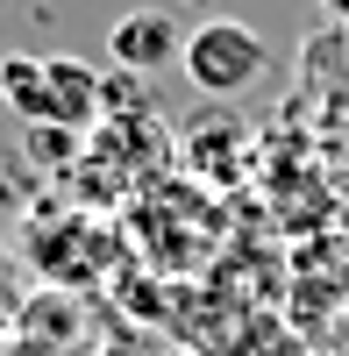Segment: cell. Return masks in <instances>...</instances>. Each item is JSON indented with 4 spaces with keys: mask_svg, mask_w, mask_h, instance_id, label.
I'll return each instance as SVG.
<instances>
[{
    "mask_svg": "<svg viewBox=\"0 0 349 356\" xmlns=\"http://www.w3.org/2000/svg\"><path fill=\"white\" fill-rule=\"evenodd\" d=\"M0 356H15V307H0Z\"/></svg>",
    "mask_w": 349,
    "mask_h": 356,
    "instance_id": "8992f818",
    "label": "cell"
},
{
    "mask_svg": "<svg viewBox=\"0 0 349 356\" xmlns=\"http://www.w3.org/2000/svg\"><path fill=\"white\" fill-rule=\"evenodd\" d=\"M0 93L22 122L50 129H93L100 122V72L79 57H0Z\"/></svg>",
    "mask_w": 349,
    "mask_h": 356,
    "instance_id": "7a4b0ae2",
    "label": "cell"
},
{
    "mask_svg": "<svg viewBox=\"0 0 349 356\" xmlns=\"http://www.w3.org/2000/svg\"><path fill=\"white\" fill-rule=\"evenodd\" d=\"M271 72V50L250 22H200L193 43H186V79L200 86L207 100H236L250 93L257 79Z\"/></svg>",
    "mask_w": 349,
    "mask_h": 356,
    "instance_id": "3957f363",
    "label": "cell"
},
{
    "mask_svg": "<svg viewBox=\"0 0 349 356\" xmlns=\"http://www.w3.org/2000/svg\"><path fill=\"white\" fill-rule=\"evenodd\" d=\"M15 257L36 271L50 292H79L107 271L114 257V221L93 207H36L15 235Z\"/></svg>",
    "mask_w": 349,
    "mask_h": 356,
    "instance_id": "6da1fadb",
    "label": "cell"
},
{
    "mask_svg": "<svg viewBox=\"0 0 349 356\" xmlns=\"http://www.w3.org/2000/svg\"><path fill=\"white\" fill-rule=\"evenodd\" d=\"M79 349H86V307H79V292L36 285L15 307V356H79Z\"/></svg>",
    "mask_w": 349,
    "mask_h": 356,
    "instance_id": "277c9868",
    "label": "cell"
},
{
    "mask_svg": "<svg viewBox=\"0 0 349 356\" xmlns=\"http://www.w3.org/2000/svg\"><path fill=\"white\" fill-rule=\"evenodd\" d=\"M186 29L171 22L164 8H136V15H122L107 29V57L122 72H164V65H186Z\"/></svg>",
    "mask_w": 349,
    "mask_h": 356,
    "instance_id": "5b68a950",
    "label": "cell"
}]
</instances>
